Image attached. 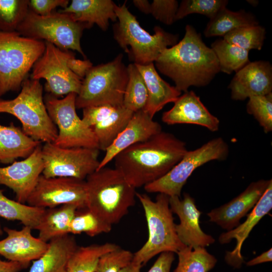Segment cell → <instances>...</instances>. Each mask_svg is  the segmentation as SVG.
<instances>
[{"mask_svg":"<svg viewBox=\"0 0 272 272\" xmlns=\"http://www.w3.org/2000/svg\"><path fill=\"white\" fill-rule=\"evenodd\" d=\"M128 81L123 96V106L133 112L143 110L148 100V90L144 79L136 65L127 66Z\"/></svg>","mask_w":272,"mask_h":272,"instance_id":"34","label":"cell"},{"mask_svg":"<svg viewBox=\"0 0 272 272\" xmlns=\"http://www.w3.org/2000/svg\"><path fill=\"white\" fill-rule=\"evenodd\" d=\"M259 25L255 16L243 10L232 11L225 8L210 19L204 30L207 37L224 36L239 28Z\"/></svg>","mask_w":272,"mask_h":272,"instance_id":"29","label":"cell"},{"mask_svg":"<svg viewBox=\"0 0 272 272\" xmlns=\"http://www.w3.org/2000/svg\"><path fill=\"white\" fill-rule=\"evenodd\" d=\"M45 252L33 260L29 272H66L68 261L78 247L70 234L51 240Z\"/></svg>","mask_w":272,"mask_h":272,"instance_id":"26","label":"cell"},{"mask_svg":"<svg viewBox=\"0 0 272 272\" xmlns=\"http://www.w3.org/2000/svg\"><path fill=\"white\" fill-rule=\"evenodd\" d=\"M7 237L0 240V255L8 260L29 264L39 258L48 248V242H45L32 234L29 226L20 230L7 227L3 228Z\"/></svg>","mask_w":272,"mask_h":272,"instance_id":"23","label":"cell"},{"mask_svg":"<svg viewBox=\"0 0 272 272\" xmlns=\"http://www.w3.org/2000/svg\"><path fill=\"white\" fill-rule=\"evenodd\" d=\"M155 62L160 72L170 78L181 92L188 91L192 86H207L220 72L215 52L189 25L186 26L182 40L166 48Z\"/></svg>","mask_w":272,"mask_h":272,"instance_id":"2","label":"cell"},{"mask_svg":"<svg viewBox=\"0 0 272 272\" xmlns=\"http://www.w3.org/2000/svg\"><path fill=\"white\" fill-rule=\"evenodd\" d=\"M272 249L261 253L259 256L252 259L246 263L247 266H253L260 263L270 262L272 260Z\"/></svg>","mask_w":272,"mask_h":272,"instance_id":"45","label":"cell"},{"mask_svg":"<svg viewBox=\"0 0 272 272\" xmlns=\"http://www.w3.org/2000/svg\"><path fill=\"white\" fill-rule=\"evenodd\" d=\"M122 57L119 54L112 61L92 66L87 72L76 96V108L123 106L128 74Z\"/></svg>","mask_w":272,"mask_h":272,"instance_id":"8","label":"cell"},{"mask_svg":"<svg viewBox=\"0 0 272 272\" xmlns=\"http://www.w3.org/2000/svg\"><path fill=\"white\" fill-rule=\"evenodd\" d=\"M40 145L19 127L11 123L0 124V163L12 164L18 158H26Z\"/></svg>","mask_w":272,"mask_h":272,"instance_id":"27","label":"cell"},{"mask_svg":"<svg viewBox=\"0 0 272 272\" xmlns=\"http://www.w3.org/2000/svg\"><path fill=\"white\" fill-rule=\"evenodd\" d=\"M228 154V146L222 138L212 139L196 149L187 151L167 173L144 189L149 193L180 197L183 186L197 168L211 161L225 160Z\"/></svg>","mask_w":272,"mask_h":272,"instance_id":"12","label":"cell"},{"mask_svg":"<svg viewBox=\"0 0 272 272\" xmlns=\"http://www.w3.org/2000/svg\"><path fill=\"white\" fill-rule=\"evenodd\" d=\"M45 49L44 41L22 36L17 31H0V97L20 89Z\"/></svg>","mask_w":272,"mask_h":272,"instance_id":"9","label":"cell"},{"mask_svg":"<svg viewBox=\"0 0 272 272\" xmlns=\"http://www.w3.org/2000/svg\"><path fill=\"white\" fill-rule=\"evenodd\" d=\"M86 23L74 20L69 13L53 12L46 16L39 15L29 9L17 29L22 36L45 40L64 50H76L86 57L81 45V39Z\"/></svg>","mask_w":272,"mask_h":272,"instance_id":"10","label":"cell"},{"mask_svg":"<svg viewBox=\"0 0 272 272\" xmlns=\"http://www.w3.org/2000/svg\"><path fill=\"white\" fill-rule=\"evenodd\" d=\"M151 14L162 23L170 25L175 21L179 7L175 0H154L151 4Z\"/></svg>","mask_w":272,"mask_h":272,"instance_id":"41","label":"cell"},{"mask_svg":"<svg viewBox=\"0 0 272 272\" xmlns=\"http://www.w3.org/2000/svg\"><path fill=\"white\" fill-rule=\"evenodd\" d=\"M271 181L261 179L251 183L231 201L208 213L210 221L227 231L236 228L240 224V220L254 207Z\"/></svg>","mask_w":272,"mask_h":272,"instance_id":"18","label":"cell"},{"mask_svg":"<svg viewBox=\"0 0 272 272\" xmlns=\"http://www.w3.org/2000/svg\"><path fill=\"white\" fill-rule=\"evenodd\" d=\"M265 28L259 25L241 27L223 36V39L249 51L254 49L261 50L265 39Z\"/></svg>","mask_w":272,"mask_h":272,"instance_id":"36","label":"cell"},{"mask_svg":"<svg viewBox=\"0 0 272 272\" xmlns=\"http://www.w3.org/2000/svg\"><path fill=\"white\" fill-rule=\"evenodd\" d=\"M69 0H29V9L39 15L46 16L58 7L65 9L69 6Z\"/></svg>","mask_w":272,"mask_h":272,"instance_id":"42","label":"cell"},{"mask_svg":"<svg viewBox=\"0 0 272 272\" xmlns=\"http://www.w3.org/2000/svg\"><path fill=\"white\" fill-rule=\"evenodd\" d=\"M142 265L131 261L128 265L122 268L119 272H141Z\"/></svg>","mask_w":272,"mask_h":272,"instance_id":"47","label":"cell"},{"mask_svg":"<svg viewBox=\"0 0 272 272\" xmlns=\"http://www.w3.org/2000/svg\"><path fill=\"white\" fill-rule=\"evenodd\" d=\"M228 88L231 90L232 99L235 100L271 93V64L263 60L249 62L236 72Z\"/></svg>","mask_w":272,"mask_h":272,"instance_id":"19","label":"cell"},{"mask_svg":"<svg viewBox=\"0 0 272 272\" xmlns=\"http://www.w3.org/2000/svg\"><path fill=\"white\" fill-rule=\"evenodd\" d=\"M174 103L170 110L163 113V122L169 125L196 124L206 127L212 132L219 129V119L210 112L192 91L185 92Z\"/></svg>","mask_w":272,"mask_h":272,"instance_id":"20","label":"cell"},{"mask_svg":"<svg viewBox=\"0 0 272 272\" xmlns=\"http://www.w3.org/2000/svg\"><path fill=\"white\" fill-rule=\"evenodd\" d=\"M153 118L143 110L134 112L125 127L105 151L97 170L105 167L121 151L161 132V125Z\"/></svg>","mask_w":272,"mask_h":272,"instance_id":"21","label":"cell"},{"mask_svg":"<svg viewBox=\"0 0 272 272\" xmlns=\"http://www.w3.org/2000/svg\"><path fill=\"white\" fill-rule=\"evenodd\" d=\"M247 112L252 115L263 128L265 132L272 130V93L253 96L247 104Z\"/></svg>","mask_w":272,"mask_h":272,"instance_id":"39","label":"cell"},{"mask_svg":"<svg viewBox=\"0 0 272 272\" xmlns=\"http://www.w3.org/2000/svg\"><path fill=\"white\" fill-rule=\"evenodd\" d=\"M187 151L185 142L162 130L121 151L113 160L115 168L136 188L164 176Z\"/></svg>","mask_w":272,"mask_h":272,"instance_id":"1","label":"cell"},{"mask_svg":"<svg viewBox=\"0 0 272 272\" xmlns=\"http://www.w3.org/2000/svg\"><path fill=\"white\" fill-rule=\"evenodd\" d=\"M85 180L71 177H46L41 174L29 195L27 205L52 208L71 204L78 209H86Z\"/></svg>","mask_w":272,"mask_h":272,"instance_id":"14","label":"cell"},{"mask_svg":"<svg viewBox=\"0 0 272 272\" xmlns=\"http://www.w3.org/2000/svg\"><path fill=\"white\" fill-rule=\"evenodd\" d=\"M77 95L71 93L62 99H58L47 94L44 97L47 112L57 127V137L53 143L61 148H87L99 150L94 133L77 113Z\"/></svg>","mask_w":272,"mask_h":272,"instance_id":"11","label":"cell"},{"mask_svg":"<svg viewBox=\"0 0 272 272\" xmlns=\"http://www.w3.org/2000/svg\"><path fill=\"white\" fill-rule=\"evenodd\" d=\"M116 6L111 0H72L66 8L58 11L70 14L75 21L86 23L90 27L96 24L106 31L110 21L117 20Z\"/></svg>","mask_w":272,"mask_h":272,"instance_id":"24","label":"cell"},{"mask_svg":"<svg viewBox=\"0 0 272 272\" xmlns=\"http://www.w3.org/2000/svg\"><path fill=\"white\" fill-rule=\"evenodd\" d=\"M272 208V181L250 213L247 215L246 220L233 229L222 233L219 238L221 244L228 243L233 239L236 240L234 249L227 251L225 261L230 265L240 268L244 262L241 254L243 242L248 236L254 227Z\"/></svg>","mask_w":272,"mask_h":272,"instance_id":"22","label":"cell"},{"mask_svg":"<svg viewBox=\"0 0 272 272\" xmlns=\"http://www.w3.org/2000/svg\"><path fill=\"white\" fill-rule=\"evenodd\" d=\"M133 257L130 251L119 247L100 257L95 272H119L132 261Z\"/></svg>","mask_w":272,"mask_h":272,"instance_id":"40","label":"cell"},{"mask_svg":"<svg viewBox=\"0 0 272 272\" xmlns=\"http://www.w3.org/2000/svg\"><path fill=\"white\" fill-rule=\"evenodd\" d=\"M112 225L102 221L92 213L86 211L76 213L69 226V234H79L85 233L93 237L98 234L111 231Z\"/></svg>","mask_w":272,"mask_h":272,"instance_id":"37","label":"cell"},{"mask_svg":"<svg viewBox=\"0 0 272 272\" xmlns=\"http://www.w3.org/2000/svg\"><path fill=\"white\" fill-rule=\"evenodd\" d=\"M144 209L149 236L146 242L133 254L132 261L142 265L156 255L165 252L177 253L185 246L179 240L169 206V196L159 193L155 201L146 194L136 192Z\"/></svg>","mask_w":272,"mask_h":272,"instance_id":"7","label":"cell"},{"mask_svg":"<svg viewBox=\"0 0 272 272\" xmlns=\"http://www.w3.org/2000/svg\"><path fill=\"white\" fill-rule=\"evenodd\" d=\"M78 210L77 206L71 204L45 209L36 228L39 232L38 238L48 243L55 238L69 234L70 224Z\"/></svg>","mask_w":272,"mask_h":272,"instance_id":"28","label":"cell"},{"mask_svg":"<svg viewBox=\"0 0 272 272\" xmlns=\"http://www.w3.org/2000/svg\"><path fill=\"white\" fill-rule=\"evenodd\" d=\"M86 209L112 225L135 204V188L115 168L104 167L86 179Z\"/></svg>","mask_w":272,"mask_h":272,"instance_id":"3","label":"cell"},{"mask_svg":"<svg viewBox=\"0 0 272 272\" xmlns=\"http://www.w3.org/2000/svg\"><path fill=\"white\" fill-rule=\"evenodd\" d=\"M177 254L178 262L173 272H209L217 262L205 247L185 246Z\"/></svg>","mask_w":272,"mask_h":272,"instance_id":"33","label":"cell"},{"mask_svg":"<svg viewBox=\"0 0 272 272\" xmlns=\"http://www.w3.org/2000/svg\"><path fill=\"white\" fill-rule=\"evenodd\" d=\"M46 177H71L85 180L98 168L99 150L87 148H61L46 143L41 148Z\"/></svg>","mask_w":272,"mask_h":272,"instance_id":"13","label":"cell"},{"mask_svg":"<svg viewBox=\"0 0 272 272\" xmlns=\"http://www.w3.org/2000/svg\"><path fill=\"white\" fill-rule=\"evenodd\" d=\"M119 247L111 243L78 246L68 261L66 272H95L100 257Z\"/></svg>","mask_w":272,"mask_h":272,"instance_id":"30","label":"cell"},{"mask_svg":"<svg viewBox=\"0 0 272 272\" xmlns=\"http://www.w3.org/2000/svg\"><path fill=\"white\" fill-rule=\"evenodd\" d=\"M42 55L34 63L30 78L46 80L44 89L58 98L71 93L78 94L87 72L93 66L88 59L81 60L74 54L45 42Z\"/></svg>","mask_w":272,"mask_h":272,"instance_id":"5","label":"cell"},{"mask_svg":"<svg viewBox=\"0 0 272 272\" xmlns=\"http://www.w3.org/2000/svg\"><path fill=\"white\" fill-rule=\"evenodd\" d=\"M29 0H0V31H16L29 10Z\"/></svg>","mask_w":272,"mask_h":272,"instance_id":"35","label":"cell"},{"mask_svg":"<svg viewBox=\"0 0 272 272\" xmlns=\"http://www.w3.org/2000/svg\"><path fill=\"white\" fill-rule=\"evenodd\" d=\"M228 3L226 0H183L178 7L175 21L191 14L203 15L211 19L226 8Z\"/></svg>","mask_w":272,"mask_h":272,"instance_id":"38","label":"cell"},{"mask_svg":"<svg viewBox=\"0 0 272 272\" xmlns=\"http://www.w3.org/2000/svg\"><path fill=\"white\" fill-rule=\"evenodd\" d=\"M174 259V253L162 252L147 272H170Z\"/></svg>","mask_w":272,"mask_h":272,"instance_id":"43","label":"cell"},{"mask_svg":"<svg viewBox=\"0 0 272 272\" xmlns=\"http://www.w3.org/2000/svg\"><path fill=\"white\" fill-rule=\"evenodd\" d=\"M41 148L40 145L23 160L15 161L6 167H0V185L11 189L19 202H26L42 174L44 164Z\"/></svg>","mask_w":272,"mask_h":272,"instance_id":"16","label":"cell"},{"mask_svg":"<svg viewBox=\"0 0 272 272\" xmlns=\"http://www.w3.org/2000/svg\"><path fill=\"white\" fill-rule=\"evenodd\" d=\"M45 210L11 199L0 189V217L2 218L20 221L24 226L36 230Z\"/></svg>","mask_w":272,"mask_h":272,"instance_id":"31","label":"cell"},{"mask_svg":"<svg viewBox=\"0 0 272 272\" xmlns=\"http://www.w3.org/2000/svg\"><path fill=\"white\" fill-rule=\"evenodd\" d=\"M115 12L117 20L113 26L114 38L133 63H154L166 48L178 42V35L168 33L159 26L155 27L153 35L146 31L125 3L116 5Z\"/></svg>","mask_w":272,"mask_h":272,"instance_id":"4","label":"cell"},{"mask_svg":"<svg viewBox=\"0 0 272 272\" xmlns=\"http://www.w3.org/2000/svg\"><path fill=\"white\" fill-rule=\"evenodd\" d=\"M132 3L134 6L141 12L145 14H151V3L147 0H133Z\"/></svg>","mask_w":272,"mask_h":272,"instance_id":"46","label":"cell"},{"mask_svg":"<svg viewBox=\"0 0 272 272\" xmlns=\"http://www.w3.org/2000/svg\"><path fill=\"white\" fill-rule=\"evenodd\" d=\"M28 265L19 262L3 260L0 257V272H19Z\"/></svg>","mask_w":272,"mask_h":272,"instance_id":"44","label":"cell"},{"mask_svg":"<svg viewBox=\"0 0 272 272\" xmlns=\"http://www.w3.org/2000/svg\"><path fill=\"white\" fill-rule=\"evenodd\" d=\"M21 88L18 95L13 99L0 97V113L16 117L21 122L23 131L33 140L54 143L58 130L47 112L40 80L27 77Z\"/></svg>","mask_w":272,"mask_h":272,"instance_id":"6","label":"cell"},{"mask_svg":"<svg viewBox=\"0 0 272 272\" xmlns=\"http://www.w3.org/2000/svg\"><path fill=\"white\" fill-rule=\"evenodd\" d=\"M134 112L109 105L83 109V122L94 133L99 150L105 151L125 127Z\"/></svg>","mask_w":272,"mask_h":272,"instance_id":"15","label":"cell"},{"mask_svg":"<svg viewBox=\"0 0 272 272\" xmlns=\"http://www.w3.org/2000/svg\"><path fill=\"white\" fill-rule=\"evenodd\" d=\"M169 206L172 213L176 214L180 220L175 225V230L180 241L186 246L193 248L205 247L214 243L215 239L205 233L199 226L201 213L196 207L194 199L187 193L180 197H169Z\"/></svg>","mask_w":272,"mask_h":272,"instance_id":"17","label":"cell"},{"mask_svg":"<svg viewBox=\"0 0 272 272\" xmlns=\"http://www.w3.org/2000/svg\"><path fill=\"white\" fill-rule=\"evenodd\" d=\"M135 64L144 79L148 90V100L143 110L153 118L165 105L174 102L181 92L161 78L154 63Z\"/></svg>","mask_w":272,"mask_h":272,"instance_id":"25","label":"cell"},{"mask_svg":"<svg viewBox=\"0 0 272 272\" xmlns=\"http://www.w3.org/2000/svg\"><path fill=\"white\" fill-rule=\"evenodd\" d=\"M247 2H248V3H249L250 4L252 5L253 7L254 6H256L258 4V1H255V0H254V1L253 0V1H247Z\"/></svg>","mask_w":272,"mask_h":272,"instance_id":"48","label":"cell"},{"mask_svg":"<svg viewBox=\"0 0 272 272\" xmlns=\"http://www.w3.org/2000/svg\"><path fill=\"white\" fill-rule=\"evenodd\" d=\"M4 233L3 229H2V225L0 222V236H2Z\"/></svg>","mask_w":272,"mask_h":272,"instance_id":"49","label":"cell"},{"mask_svg":"<svg viewBox=\"0 0 272 272\" xmlns=\"http://www.w3.org/2000/svg\"><path fill=\"white\" fill-rule=\"evenodd\" d=\"M218 60L220 71L227 74L237 72L250 61L249 51L224 39H218L211 44Z\"/></svg>","mask_w":272,"mask_h":272,"instance_id":"32","label":"cell"}]
</instances>
